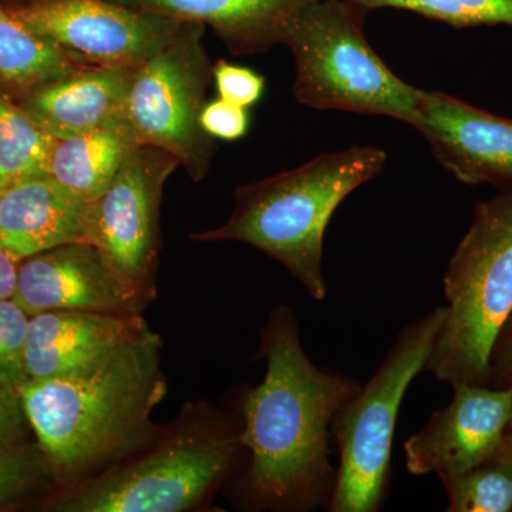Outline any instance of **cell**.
<instances>
[{
	"label": "cell",
	"mask_w": 512,
	"mask_h": 512,
	"mask_svg": "<svg viewBox=\"0 0 512 512\" xmlns=\"http://www.w3.org/2000/svg\"><path fill=\"white\" fill-rule=\"evenodd\" d=\"M261 356L264 380L241 406V441L249 453L242 498L254 510L328 508L338 478V467L330 463L333 419L360 383L306 356L288 306L269 316Z\"/></svg>",
	"instance_id": "cell-1"
},
{
	"label": "cell",
	"mask_w": 512,
	"mask_h": 512,
	"mask_svg": "<svg viewBox=\"0 0 512 512\" xmlns=\"http://www.w3.org/2000/svg\"><path fill=\"white\" fill-rule=\"evenodd\" d=\"M161 349L144 320L92 365L22 387L30 429L57 484L80 483L153 437L151 414L167 393Z\"/></svg>",
	"instance_id": "cell-2"
},
{
	"label": "cell",
	"mask_w": 512,
	"mask_h": 512,
	"mask_svg": "<svg viewBox=\"0 0 512 512\" xmlns=\"http://www.w3.org/2000/svg\"><path fill=\"white\" fill-rule=\"evenodd\" d=\"M387 154L375 146L323 153L301 167L272 175L235 191V207L221 227L192 234L198 242L235 241L275 259L325 301L323 238L340 204L382 173Z\"/></svg>",
	"instance_id": "cell-3"
},
{
	"label": "cell",
	"mask_w": 512,
	"mask_h": 512,
	"mask_svg": "<svg viewBox=\"0 0 512 512\" xmlns=\"http://www.w3.org/2000/svg\"><path fill=\"white\" fill-rule=\"evenodd\" d=\"M443 284L447 305L426 370L451 387L488 386L491 350L512 315V185L477 204Z\"/></svg>",
	"instance_id": "cell-4"
},
{
	"label": "cell",
	"mask_w": 512,
	"mask_h": 512,
	"mask_svg": "<svg viewBox=\"0 0 512 512\" xmlns=\"http://www.w3.org/2000/svg\"><path fill=\"white\" fill-rule=\"evenodd\" d=\"M369 10L350 0H313L282 37L295 62L293 94L303 106L390 117L414 126L421 94L397 77L365 35Z\"/></svg>",
	"instance_id": "cell-5"
},
{
	"label": "cell",
	"mask_w": 512,
	"mask_h": 512,
	"mask_svg": "<svg viewBox=\"0 0 512 512\" xmlns=\"http://www.w3.org/2000/svg\"><path fill=\"white\" fill-rule=\"evenodd\" d=\"M444 306L404 326L369 382L343 403L332 424L339 453L329 512H377L390 495L392 448L404 394L426 370Z\"/></svg>",
	"instance_id": "cell-6"
},
{
	"label": "cell",
	"mask_w": 512,
	"mask_h": 512,
	"mask_svg": "<svg viewBox=\"0 0 512 512\" xmlns=\"http://www.w3.org/2000/svg\"><path fill=\"white\" fill-rule=\"evenodd\" d=\"M247 451L241 429L208 421L180 431L133 463L64 488L59 512H180L204 503Z\"/></svg>",
	"instance_id": "cell-7"
},
{
	"label": "cell",
	"mask_w": 512,
	"mask_h": 512,
	"mask_svg": "<svg viewBox=\"0 0 512 512\" xmlns=\"http://www.w3.org/2000/svg\"><path fill=\"white\" fill-rule=\"evenodd\" d=\"M205 29L184 20L156 55L138 67L124 106V123L138 144L167 151L194 181L208 174L217 150L200 121L212 80Z\"/></svg>",
	"instance_id": "cell-8"
},
{
	"label": "cell",
	"mask_w": 512,
	"mask_h": 512,
	"mask_svg": "<svg viewBox=\"0 0 512 512\" xmlns=\"http://www.w3.org/2000/svg\"><path fill=\"white\" fill-rule=\"evenodd\" d=\"M178 167L167 151L140 146L92 202V244L148 302L156 296L164 185Z\"/></svg>",
	"instance_id": "cell-9"
},
{
	"label": "cell",
	"mask_w": 512,
	"mask_h": 512,
	"mask_svg": "<svg viewBox=\"0 0 512 512\" xmlns=\"http://www.w3.org/2000/svg\"><path fill=\"white\" fill-rule=\"evenodd\" d=\"M79 66L138 67L184 20L110 0H50L9 8Z\"/></svg>",
	"instance_id": "cell-10"
},
{
	"label": "cell",
	"mask_w": 512,
	"mask_h": 512,
	"mask_svg": "<svg viewBox=\"0 0 512 512\" xmlns=\"http://www.w3.org/2000/svg\"><path fill=\"white\" fill-rule=\"evenodd\" d=\"M451 402L431 414L426 426L404 443L413 476L440 480L497 457L512 414V387L457 384Z\"/></svg>",
	"instance_id": "cell-11"
},
{
	"label": "cell",
	"mask_w": 512,
	"mask_h": 512,
	"mask_svg": "<svg viewBox=\"0 0 512 512\" xmlns=\"http://www.w3.org/2000/svg\"><path fill=\"white\" fill-rule=\"evenodd\" d=\"M13 301L29 316L50 311L134 315L148 301L92 244H70L20 261Z\"/></svg>",
	"instance_id": "cell-12"
},
{
	"label": "cell",
	"mask_w": 512,
	"mask_h": 512,
	"mask_svg": "<svg viewBox=\"0 0 512 512\" xmlns=\"http://www.w3.org/2000/svg\"><path fill=\"white\" fill-rule=\"evenodd\" d=\"M413 128L447 171L468 185H512V120L440 92L421 94Z\"/></svg>",
	"instance_id": "cell-13"
},
{
	"label": "cell",
	"mask_w": 512,
	"mask_h": 512,
	"mask_svg": "<svg viewBox=\"0 0 512 512\" xmlns=\"http://www.w3.org/2000/svg\"><path fill=\"white\" fill-rule=\"evenodd\" d=\"M70 244H92V202L49 174L0 187V245L10 254L23 261Z\"/></svg>",
	"instance_id": "cell-14"
},
{
	"label": "cell",
	"mask_w": 512,
	"mask_h": 512,
	"mask_svg": "<svg viewBox=\"0 0 512 512\" xmlns=\"http://www.w3.org/2000/svg\"><path fill=\"white\" fill-rule=\"evenodd\" d=\"M138 67H79L15 99L53 137L76 136L124 120Z\"/></svg>",
	"instance_id": "cell-15"
},
{
	"label": "cell",
	"mask_w": 512,
	"mask_h": 512,
	"mask_svg": "<svg viewBox=\"0 0 512 512\" xmlns=\"http://www.w3.org/2000/svg\"><path fill=\"white\" fill-rule=\"evenodd\" d=\"M143 322L141 313L50 311L29 316L25 348L29 380L72 375L92 365Z\"/></svg>",
	"instance_id": "cell-16"
},
{
	"label": "cell",
	"mask_w": 512,
	"mask_h": 512,
	"mask_svg": "<svg viewBox=\"0 0 512 512\" xmlns=\"http://www.w3.org/2000/svg\"><path fill=\"white\" fill-rule=\"evenodd\" d=\"M171 18L210 26L235 56L255 55L282 43L299 10L313 0H110Z\"/></svg>",
	"instance_id": "cell-17"
},
{
	"label": "cell",
	"mask_w": 512,
	"mask_h": 512,
	"mask_svg": "<svg viewBox=\"0 0 512 512\" xmlns=\"http://www.w3.org/2000/svg\"><path fill=\"white\" fill-rule=\"evenodd\" d=\"M138 147L140 144L124 120L76 136L56 138L47 174L83 201L94 202Z\"/></svg>",
	"instance_id": "cell-18"
},
{
	"label": "cell",
	"mask_w": 512,
	"mask_h": 512,
	"mask_svg": "<svg viewBox=\"0 0 512 512\" xmlns=\"http://www.w3.org/2000/svg\"><path fill=\"white\" fill-rule=\"evenodd\" d=\"M49 39L0 3V87L13 97L79 69Z\"/></svg>",
	"instance_id": "cell-19"
},
{
	"label": "cell",
	"mask_w": 512,
	"mask_h": 512,
	"mask_svg": "<svg viewBox=\"0 0 512 512\" xmlns=\"http://www.w3.org/2000/svg\"><path fill=\"white\" fill-rule=\"evenodd\" d=\"M55 140L0 87V187L19 178L47 174Z\"/></svg>",
	"instance_id": "cell-20"
},
{
	"label": "cell",
	"mask_w": 512,
	"mask_h": 512,
	"mask_svg": "<svg viewBox=\"0 0 512 512\" xmlns=\"http://www.w3.org/2000/svg\"><path fill=\"white\" fill-rule=\"evenodd\" d=\"M448 512L512 511V464L503 454L441 480Z\"/></svg>",
	"instance_id": "cell-21"
},
{
	"label": "cell",
	"mask_w": 512,
	"mask_h": 512,
	"mask_svg": "<svg viewBox=\"0 0 512 512\" xmlns=\"http://www.w3.org/2000/svg\"><path fill=\"white\" fill-rule=\"evenodd\" d=\"M369 10L393 8L439 20L453 28H512V0H350Z\"/></svg>",
	"instance_id": "cell-22"
},
{
	"label": "cell",
	"mask_w": 512,
	"mask_h": 512,
	"mask_svg": "<svg viewBox=\"0 0 512 512\" xmlns=\"http://www.w3.org/2000/svg\"><path fill=\"white\" fill-rule=\"evenodd\" d=\"M53 484L55 471L39 444H0V508L22 503Z\"/></svg>",
	"instance_id": "cell-23"
},
{
	"label": "cell",
	"mask_w": 512,
	"mask_h": 512,
	"mask_svg": "<svg viewBox=\"0 0 512 512\" xmlns=\"http://www.w3.org/2000/svg\"><path fill=\"white\" fill-rule=\"evenodd\" d=\"M29 315L13 301H0V386L20 392L29 382L25 348Z\"/></svg>",
	"instance_id": "cell-24"
},
{
	"label": "cell",
	"mask_w": 512,
	"mask_h": 512,
	"mask_svg": "<svg viewBox=\"0 0 512 512\" xmlns=\"http://www.w3.org/2000/svg\"><path fill=\"white\" fill-rule=\"evenodd\" d=\"M212 79L217 84L221 99L244 109L254 106L264 94L265 79L261 74L225 60L212 66Z\"/></svg>",
	"instance_id": "cell-25"
},
{
	"label": "cell",
	"mask_w": 512,
	"mask_h": 512,
	"mask_svg": "<svg viewBox=\"0 0 512 512\" xmlns=\"http://www.w3.org/2000/svg\"><path fill=\"white\" fill-rule=\"evenodd\" d=\"M200 121L208 136L228 141L244 137L249 127L247 109L235 106L221 97L205 104Z\"/></svg>",
	"instance_id": "cell-26"
},
{
	"label": "cell",
	"mask_w": 512,
	"mask_h": 512,
	"mask_svg": "<svg viewBox=\"0 0 512 512\" xmlns=\"http://www.w3.org/2000/svg\"><path fill=\"white\" fill-rule=\"evenodd\" d=\"M28 427L20 394L0 386V444L25 440Z\"/></svg>",
	"instance_id": "cell-27"
},
{
	"label": "cell",
	"mask_w": 512,
	"mask_h": 512,
	"mask_svg": "<svg viewBox=\"0 0 512 512\" xmlns=\"http://www.w3.org/2000/svg\"><path fill=\"white\" fill-rule=\"evenodd\" d=\"M488 387L493 389L512 387V315L505 322L491 350Z\"/></svg>",
	"instance_id": "cell-28"
},
{
	"label": "cell",
	"mask_w": 512,
	"mask_h": 512,
	"mask_svg": "<svg viewBox=\"0 0 512 512\" xmlns=\"http://www.w3.org/2000/svg\"><path fill=\"white\" fill-rule=\"evenodd\" d=\"M19 265V259L0 245V301L13 299L18 284Z\"/></svg>",
	"instance_id": "cell-29"
},
{
	"label": "cell",
	"mask_w": 512,
	"mask_h": 512,
	"mask_svg": "<svg viewBox=\"0 0 512 512\" xmlns=\"http://www.w3.org/2000/svg\"><path fill=\"white\" fill-rule=\"evenodd\" d=\"M500 453L512 464V430L508 429L505 433L503 444H501Z\"/></svg>",
	"instance_id": "cell-30"
},
{
	"label": "cell",
	"mask_w": 512,
	"mask_h": 512,
	"mask_svg": "<svg viewBox=\"0 0 512 512\" xmlns=\"http://www.w3.org/2000/svg\"><path fill=\"white\" fill-rule=\"evenodd\" d=\"M50 2V0H0L2 5L8 8H19V6L37 5V3Z\"/></svg>",
	"instance_id": "cell-31"
},
{
	"label": "cell",
	"mask_w": 512,
	"mask_h": 512,
	"mask_svg": "<svg viewBox=\"0 0 512 512\" xmlns=\"http://www.w3.org/2000/svg\"><path fill=\"white\" fill-rule=\"evenodd\" d=\"M508 429L512 430V414H511L510 426H508Z\"/></svg>",
	"instance_id": "cell-32"
}]
</instances>
